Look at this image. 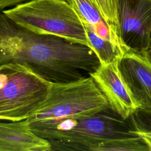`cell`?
Returning <instances> with one entry per match:
<instances>
[{"label": "cell", "mask_w": 151, "mask_h": 151, "mask_svg": "<svg viewBox=\"0 0 151 151\" xmlns=\"http://www.w3.org/2000/svg\"><path fill=\"white\" fill-rule=\"evenodd\" d=\"M111 108L90 116L70 117L30 123L32 130L47 140L51 150L93 151L99 143L113 137L133 135L126 123Z\"/></svg>", "instance_id": "2"}, {"label": "cell", "mask_w": 151, "mask_h": 151, "mask_svg": "<svg viewBox=\"0 0 151 151\" xmlns=\"http://www.w3.org/2000/svg\"><path fill=\"white\" fill-rule=\"evenodd\" d=\"M129 132L134 134H137L142 137L145 140L149 146L150 150H151V130H131Z\"/></svg>", "instance_id": "14"}, {"label": "cell", "mask_w": 151, "mask_h": 151, "mask_svg": "<svg viewBox=\"0 0 151 151\" xmlns=\"http://www.w3.org/2000/svg\"><path fill=\"white\" fill-rule=\"evenodd\" d=\"M146 53L147 57H149V58L150 59V60L151 61V45H150L149 49L147 50V51Z\"/></svg>", "instance_id": "16"}, {"label": "cell", "mask_w": 151, "mask_h": 151, "mask_svg": "<svg viewBox=\"0 0 151 151\" xmlns=\"http://www.w3.org/2000/svg\"><path fill=\"white\" fill-rule=\"evenodd\" d=\"M95 6H96V0H90Z\"/></svg>", "instance_id": "17"}, {"label": "cell", "mask_w": 151, "mask_h": 151, "mask_svg": "<svg viewBox=\"0 0 151 151\" xmlns=\"http://www.w3.org/2000/svg\"><path fill=\"white\" fill-rule=\"evenodd\" d=\"M121 38L129 50L146 53L151 45V0H119Z\"/></svg>", "instance_id": "6"}, {"label": "cell", "mask_w": 151, "mask_h": 151, "mask_svg": "<svg viewBox=\"0 0 151 151\" xmlns=\"http://www.w3.org/2000/svg\"><path fill=\"white\" fill-rule=\"evenodd\" d=\"M121 58L100 64L88 74L107 97L110 108L123 120L127 119L139 107L125 82L119 68Z\"/></svg>", "instance_id": "7"}, {"label": "cell", "mask_w": 151, "mask_h": 151, "mask_svg": "<svg viewBox=\"0 0 151 151\" xmlns=\"http://www.w3.org/2000/svg\"><path fill=\"white\" fill-rule=\"evenodd\" d=\"M110 108L107 97L89 76L70 82H52L47 99L28 120L31 123L90 116Z\"/></svg>", "instance_id": "5"}, {"label": "cell", "mask_w": 151, "mask_h": 151, "mask_svg": "<svg viewBox=\"0 0 151 151\" xmlns=\"http://www.w3.org/2000/svg\"><path fill=\"white\" fill-rule=\"evenodd\" d=\"M149 146L144 139L137 134L109 139L98 143L93 151H146Z\"/></svg>", "instance_id": "13"}, {"label": "cell", "mask_w": 151, "mask_h": 151, "mask_svg": "<svg viewBox=\"0 0 151 151\" xmlns=\"http://www.w3.org/2000/svg\"><path fill=\"white\" fill-rule=\"evenodd\" d=\"M18 25L88 46L84 21L66 0H29L2 11Z\"/></svg>", "instance_id": "3"}, {"label": "cell", "mask_w": 151, "mask_h": 151, "mask_svg": "<svg viewBox=\"0 0 151 151\" xmlns=\"http://www.w3.org/2000/svg\"><path fill=\"white\" fill-rule=\"evenodd\" d=\"M118 1L96 0V8L109 28L111 42L124 52L127 50V48L120 36Z\"/></svg>", "instance_id": "10"}, {"label": "cell", "mask_w": 151, "mask_h": 151, "mask_svg": "<svg viewBox=\"0 0 151 151\" xmlns=\"http://www.w3.org/2000/svg\"><path fill=\"white\" fill-rule=\"evenodd\" d=\"M88 40V46L98 57L100 64L109 63L116 58H122L123 53L110 41L97 35L91 26L84 22Z\"/></svg>", "instance_id": "12"}, {"label": "cell", "mask_w": 151, "mask_h": 151, "mask_svg": "<svg viewBox=\"0 0 151 151\" xmlns=\"http://www.w3.org/2000/svg\"><path fill=\"white\" fill-rule=\"evenodd\" d=\"M52 82L18 63L0 65V120L29 119L47 99Z\"/></svg>", "instance_id": "4"}, {"label": "cell", "mask_w": 151, "mask_h": 151, "mask_svg": "<svg viewBox=\"0 0 151 151\" xmlns=\"http://www.w3.org/2000/svg\"><path fill=\"white\" fill-rule=\"evenodd\" d=\"M79 13L84 22L90 24L99 37L110 41L109 28L96 6L90 0H66Z\"/></svg>", "instance_id": "11"}, {"label": "cell", "mask_w": 151, "mask_h": 151, "mask_svg": "<svg viewBox=\"0 0 151 151\" xmlns=\"http://www.w3.org/2000/svg\"><path fill=\"white\" fill-rule=\"evenodd\" d=\"M119 68L139 110L151 114V61L146 53L127 51L120 60Z\"/></svg>", "instance_id": "8"}, {"label": "cell", "mask_w": 151, "mask_h": 151, "mask_svg": "<svg viewBox=\"0 0 151 151\" xmlns=\"http://www.w3.org/2000/svg\"><path fill=\"white\" fill-rule=\"evenodd\" d=\"M28 1L29 0H0V12L7 7L14 6Z\"/></svg>", "instance_id": "15"}, {"label": "cell", "mask_w": 151, "mask_h": 151, "mask_svg": "<svg viewBox=\"0 0 151 151\" xmlns=\"http://www.w3.org/2000/svg\"><path fill=\"white\" fill-rule=\"evenodd\" d=\"M18 63L55 83L76 81L95 71L100 62L88 46L34 32L0 12V65Z\"/></svg>", "instance_id": "1"}, {"label": "cell", "mask_w": 151, "mask_h": 151, "mask_svg": "<svg viewBox=\"0 0 151 151\" xmlns=\"http://www.w3.org/2000/svg\"><path fill=\"white\" fill-rule=\"evenodd\" d=\"M50 142L32 130L28 119L0 122V151H51Z\"/></svg>", "instance_id": "9"}]
</instances>
